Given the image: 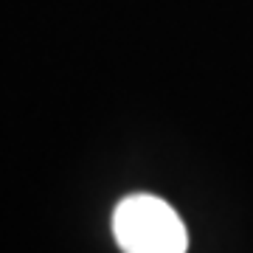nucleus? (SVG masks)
Masks as SVG:
<instances>
[{
  "label": "nucleus",
  "mask_w": 253,
  "mask_h": 253,
  "mask_svg": "<svg viewBox=\"0 0 253 253\" xmlns=\"http://www.w3.org/2000/svg\"><path fill=\"white\" fill-rule=\"evenodd\" d=\"M113 236L124 253H186L189 231L180 214L155 194H129L113 211Z\"/></svg>",
  "instance_id": "1"
}]
</instances>
